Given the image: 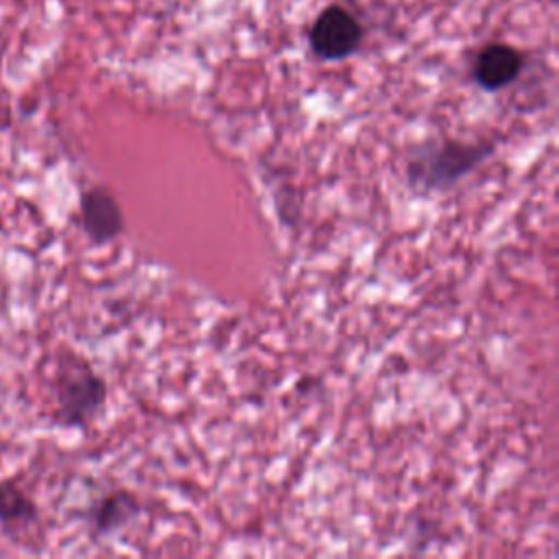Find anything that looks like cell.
I'll return each instance as SVG.
<instances>
[{"mask_svg":"<svg viewBox=\"0 0 559 559\" xmlns=\"http://www.w3.org/2000/svg\"><path fill=\"white\" fill-rule=\"evenodd\" d=\"M487 142H430L417 148L408 162V181L415 190H448L469 170H474L487 155Z\"/></svg>","mask_w":559,"mask_h":559,"instance_id":"cell-1","label":"cell"},{"mask_svg":"<svg viewBox=\"0 0 559 559\" xmlns=\"http://www.w3.org/2000/svg\"><path fill=\"white\" fill-rule=\"evenodd\" d=\"M105 380L83 358L70 356L59 367L57 419L63 426H85L105 404Z\"/></svg>","mask_w":559,"mask_h":559,"instance_id":"cell-2","label":"cell"},{"mask_svg":"<svg viewBox=\"0 0 559 559\" xmlns=\"http://www.w3.org/2000/svg\"><path fill=\"white\" fill-rule=\"evenodd\" d=\"M308 41L312 52L323 61H341L349 57L362 41L360 22L343 7H325L310 26Z\"/></svg>","mask_w":559,"mask_h":559,"instance_id":"cell-3","label":"cell"},{"mask_svg":"<svg viewBox=\"0 0 559 559\" xmlns=\"http://www.w3.org/2000/svg\"><path fill=\"white\" fill-rule=\"evenodd\" d=\"M79 207H81V227L94 245H105L122 231L124 221H122L120 205L107 188L103 186L87 188L81 194Z\"/></svg>","mask_w":559,"mask_h":559,"instance_id":"cell-4","label":"cell"},{"mask_svg":"<svg viewBox=\"0 0 559 559\" xmlns=\"http://www.w3.org/2000/svg\"><path fill=\"white\" fill-rule=\"evenodd\" d=\"M522 72V55L507 44L485 46L474 63V81L489 92L502 90Z\"/></svg>","mask_w":559,"mask_h":559,"instance_id":"cell-5","label":"cell"},{"mask_svg":"<svg viewBox=\"0 0 559 559\" xmlns=\"http://www.w3.org/2000/svg\"><path fill=\"white\" fill-rule=\"evenodd\" d=\"M140 511L138 500L129 491H111L103 496L90 511V528L94 535H111L133 520Z\"/></svg>","mask_w":559,"mask_h":559,"instance_id":"cell-6","label":"cell"},{"mask_svg":"<svg viewBox=\"0 0 559 559\" xmlns=\"http://www.w3.org/2000/svg\"><path fill=\"white\" fill-rule=\"evenodd\" d=\"M37 518V504L31 496L9 478L0 480V528L15 533L35 524Z\"/></svg>","mask_w":559,"mask_h":559,"instance_id":"cell-7","label":"cell"},{"mask_svg":"<svg viewBox=\"0 0 559 559\" xmlns=\"http://www.w3.org/2000/svg\"><path fill=\"white\" fill-rule=\"evenodd\" d=\"M0 66H2V55H0Z\"/></svg>","mask_w":559,"mask_h":559,"instance_id":"cell-8","label":"cell"}]
</instances>
